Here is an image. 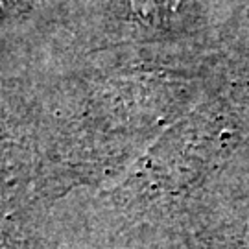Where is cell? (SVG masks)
Instances as JSON below:
<instances>
[{
    "instance_id": "obj_1",
    "label": "cell",
    "mask_w": 249,
    "mask_h": 249,
    "mask_svg": "<svg viewBox=\"0 0 249 249\" xmlns=\"http://www.w3.org/2000/svg\"><path fill=\"white\" fill-rule=\"evenodd\" d=\"M131 6L142 20L150 24H159L176 15L181 0H131Z\"/></svg>"
},
{
    "instance_id": "obj_2",
    "label": "cell",
    "mask_w": 249,
    "mask_h": 249,
    "mask_svg": "<svg viewBox=\"0 0 249 249\" xmlns=\"http://www.w3.org/2000/svg\"><path fill=\"white\" fill-rule=\"evenodd\" d=\"M30 0H0V17H11L24 11Z\"/></svg>"
}]
</instances>
